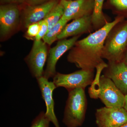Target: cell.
I'll return each mask as SVG.
<instances>
[{"mask_svg":"<svg viewBox=\"0 0 127 127\" xmlns=\"http://www.w3.org/2000/svg\"><path fill=\"white\" fill-rule=\"evenodd\" d=\"M122 20L119 17L107 22L95 32L77 41L68 53L67 61L81 69L92 70L104 62L102 58L105 40L112 29Z\"/></svg>","mask_w":127,"mask_h":127,"instance_id":"cell-1","label":"cell"},{"mask_svg":"<svg viewBox=\"0 0 127 127\" xmlns=\"http://www.w3.org/2000/svg\"><path fill=\"white\" fill-rule=\"evenodd\" d=\"M108 65L105 63L97 67L96 75L89 94L91 98H100L106 107L112 108L123 107L125 103V95L117 86L111 79L104 75L100 76L102 70Z\"/></svg>","mask_w":127,"mask_h":127,"instance_id":"cell-2","label":"cell"},{"mask_svg":"<svg viewBox=\"0 0 127 127\" xmlns=\"http://www.w3.org/2000/svg\"><path fill=\"white\" fill-rule=\"evenodd\" d=\"M84 89L78 88L68 91L63 122L66 127H79L83 124L87 109Z\"/></svg>","mask_w":127,"mask_h":127,"instance_id":"cell-3","label":"cell"},{"mask_svg":"<svg viewBox=\"0 0 127 127\" xmlns=\"http://www.w3.org/2000/svg\"><path fill=\"white\" fill-rule=\"evenodd\" d=\"M94 70L81 69L69 74L57 72L53 82L56 88L62 87L69 91L78 88H86L91 85L94 79Z\"/></svg>","mask_w":127,"mask_h":127,"instance_id":"cell-4","label":"cell"},{"mask_svg":"<svg viewBox=\"0 0 127 127\" xmlns=\"http://www.w3.org/2000/svg\"><path fill=\"white\" fill-rule=\"evenodd\" d=\"M21 26L20 10L16 4L1 5L0 37L1 41L9 38Z\"/></svg>","mask_w":127,"mask_h":127,"instance_id":"cell-5","label":"cell"},{"mask_svg":"<svg viewBox=\"0 0 127 127\" xmlns=\"http://www.w3.org/2000/svg\"><path fill=\"white\" fill-rule=\"evenodd\" d=\"M47 44L42 40H34L29 55L25 58L32 76L36 79L43 76L44 66L48 55Z\"/></svg>","mask_w":127,"mask_h":127,"instance_id":"cell-6","label":"cell"},{"mask_svg":"<svg viewBox=\"0 0 127 127\" xmlns=\"http://www.w3.org/2000/svg\"><path fill=\"white\" fill-rule=\"evenodd\" d=\"M95 115L98 127H119L127 122V112L123 107L105 106L97 109Z\"/></svg>","mask_w":127,"mask_h":127,"instance_id":"cell-7","label":"cell"},{"mask_svg":"<svg viewBox=\"0 0 127 127\" xmlns=\"http://www.w3.org/2000/svg\"><path fill=\"white\" fill-rule=\"evenodd\" d=\"M79 35L73 37L70 39L59 40L56 45L50 48L48 52L46 67L43 76L49 79L56 74V66L58 60L68 50L75 45Z\"/></svg>","mask_w":127,"mask_h":127,"instance_id":"cell-8","label":"cell"},{"mask_svg":"<svg viewBox=\"0 0 127 127\" xmlns=\"http://www.w3.org/2000/svg\"><path fill=\"white\" fill-rule=\"evenodd\" d=\"M59 1V0H51L36 5H26L21 15V26L27 29L31 24L43 20Z\"/></svg>","mask_w":127,"mask_h":127,"instance_id":"cell-9","label":"cell"},{"mask_svg":"<svg viewBox=\"0 0 127 127\" xmlns=\"http://www.w3.org/2000/svg\"><path fill=\"white\" fill-rule=\"evenodd\" d=\"M64 12L61 18L69 21L91 15L94 7V0H60Z\"/></svg>","mask_w":127,"mask_h":127,"instance_id":"cell-10","label":"cell"},{"mask_svg":"<svg viewBox=\"0 0 127 127\" xmlns=\"http://www.w3.org/2000/svg\"><path fill=\"white\" fill-rule=\"evenodd\" d=\"M127 43V23L116 32L104 47L103 58L110 62H119Z\"/></svg>","mask_w":127,"mask_h":127,"instance_id":"cell-11","label":"cell"},{"mask_svg":"<svg viewBox=\"0 0 127 127\" xmlns=\"http://www.w3.org/2000/svg\"><path fill=\"white\" fill-rule=\"evenodd\" d=\"M36 79L42 97L45 103L46 116L55 127H60L55 113V102L53 98V92L56 87L53 82L49 81V79L43 76Z\"/></svg>","mask_w":127,"mask_h":127,"instance_id":"cell-12","label":"cell"},{"mask_svg":"<svg viewBox=\"0 0 127 127\" xmlns=\"http://www.w3.org/2000/svg\"><path fill=\"white\" fill-rule=\"evenodd\" d=\"M104 76L110 78L124 95L127 94V64L123 62H110Z\"/></svg>","mask_w":127,"mask_h":127,"instance_id":"cell-13","label":"cell"},{"mask_svg":"<svg viewBox=\"0 0 127 127\" xmlns=\"http://www.w3.org/2000/svg\"><path fill=\"white\" fill-rule=\"evenodd\" d=\"M92 23V15L75 19L65 26L58 37V40L66 39L71 36L79 35L86 32L91 27Z\"/></svg>","mask_w":127,"mask_h":127,"instance_id":"cell-14","label":"cell"},{"mask_svg":"<svg viewBox=\"0 0 127 127\" xmlns=\"http://www.w3.org/2000/svg\"><path fill=\"white\" fill-rule=\"evenodd\" d=\"M68 22L61 18L58 23L48 32L42 39V41L47 45L51 46L54 42L58 40V37Z\"/></svg>","mask_w":127,"mask_h":127,"instance_id":"cell-15","label":"cell"},{"mask_svg":"<svg viewBox=\"0 0 127 127\" xmlns=\"http://www.w3.org/2000/svg\"><path fill=\"white\" fill-rule=\"evenodd\" d=\"M64 12L63 6L59 1L44 19L48 24V32L58 23L63 15Z\"/></svg>","mask_w":127,"mask_h":127,"instance_id":"cell-16","label":"cell"},{"mask_svg":"<svg viewBox=\"0 0 127 127\" xmlns=\"http://www.w3.org/2000/svg\"><path fill=\"white\" fill-rule=\"evenodd\" d=\"M94 7L92 15V23L95 26H100L104 22L102 7L104 0H94Z\"/></svg>","mask_w":127,"mask_h":127,"instance_id":"cell-17","label":"cell"},{"mask_svg":"<svg viewBox=\"0 0 127 127\" xmlns=\"http://www.w3.org/2000/svg\"><path fill=\"white\" fill-rule=\"evenodd\" d=\"M50 122L46 116L45 112L42 111L32 120L30 127H50Z\"/></svg>","mask_w":127,"mask_h":127,"instance_id":"cell-18","label":"cell"},{"mask_svg":"<svg viewBox=\"0 0 127 127\" xmlns=\"http://www.w3.org/2000/svg\"><path fill=\"white\" fill-rule=\"evenodd\" d=\"M40 22L33 23L30 25L27 29L25 37L29 40H34L35 38L40 31Z\"/></svg>","mask_w":127,"mask_h":127,"instance_id":"cell-19","label":"cell"},{"mask_svg":"<svg viewBox=\"0 0 127 127\" xmlns=\"http://www.w3.org/2000/svg\"><path fill=\"white\" fill-rule=\"evenodd\" d=\"M40 25V31L34 40L40 41L42 40L48 32V24L45 19L39 22Z\"/></svg>","mask_w":127,"mask_h":127,"instance_id":"cell-20","label":"cell"},{"mask_svg":"<svg viewBox=\"0 0 127 127\" xmlns=\"http://www.w3.org/2000/svg\"><path fill=\"white\" fill-rule=\"evenodd\" d=\"M111 4L119 10H127V0H110Z\"/></svg>","mask_w":127,"mask_h":127,"instance_id":"cell-21","label":"cell"},{"mask_svg":"<svg viewBox=\"0 0 127 127\" xmlns=\"http://www.w3.org/2000/svg\"><path fill=\"white\" fill-rule=\"evenodd\" d=\"M26 4L29 5H36L43 4L51 0H25Z\"/></svg>","mask_w":127,"mask_h":127,"instance_id":"cell-22","label":"cell"},{"mask_svg":"<svg viewBox=\"0 0 127 127\" xmlns=\"http://www.w3.org/2000/svg\"><path fill=\"white\" fill-rule=\"evenodd\" d=\"M1 2L4 4L25 3V0H0Z\"/></svg>","mask_w":127,"mask_h":127,"instance_id":"cell-23","label":"cell"},{"mask_svg":"<svg viewBox=\"0 0 127 127\" xmlns=\"http://www.w3.org/2000/svg\"><path fill=\"white\" fill-rule=\"evenodd\" d=\"M123 108L127 112V94L125 95V103Z\"/></svg>","mask_w":127,"mask_h":127,"instance_id":"cell-24","label":"cell"},{"mask_svg":"<svg viewBox=\"0 0 127 127\" xmlns=\"http://www.w3.org/2000/svg\"><path fill=\"white\" fill-rule=\"evenodd\" d=\"M119 127H127V122Z\"/></svg>","mask_w":127,"mask_h":127,"instance_id":"cell-25","label":"cell"},{"mask_svg":"<svg viewBox=\"0 0 127 127\" xmlns=\"http://www.w3.org/2000/svg\"><path fill=\"white\" fill-rule=\"evenodd\" d=\"M126 59H127V57H126Z\"/></svg>","mask_w":127,"mask_h":127,"instance_id":"cell-26","label":"cell"},{"mask_svg":"<svg viewBox=\"0 0 127 127\" xmlns=\"http://www.w3.org/2000/svg\"></svg>","mask_w":127,"mask_h":127,"instance_id":"cell-27","label":"cell"}]
</instances>
